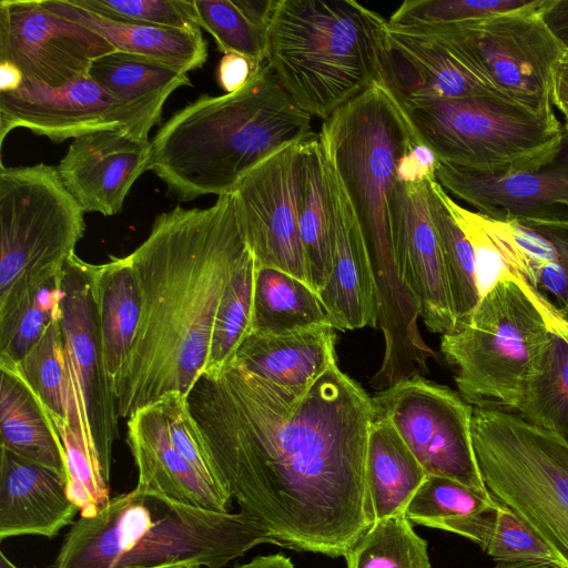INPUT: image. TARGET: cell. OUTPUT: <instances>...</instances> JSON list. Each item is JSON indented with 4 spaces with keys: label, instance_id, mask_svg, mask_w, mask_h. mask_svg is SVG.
Here are the masks:
<instances>
[{
    "label": "cell",
    "instance_id": "obj_37",
    "mask_svg": "<svg viewBox=\"0 0 568 568\" xmlns=\"http://www.w3.org/2000/svg\"><path fill=\"white\" fill-rule=\"evenodd\" d=\"M430 216L439 241L456 322L469 314L481 298L474 248L453 217L437 180L428 183Z\"/></svg>",
    "mask_w": 568,
    "mask_h": 568
},
{
    "label": "cell",
    "instance_id": "obj_38",
    "mask_svg": "<svg viewBox=\"0 0 568 568\" xmlns=\"http://www.w3.org/2000/svg\"><path fill=\"white\" fill-rule=\"evenodd\" d=\"M344 557L347 568H432L427 542L405 514L376 520Z\"/></svg>",
    "mask_w": 568,
    "mask_h": 568
},
{
    "label": "cell",
    "instance_id": "obj_12",
    "mask_svg": "<svg viewBox=\"0 0 568 568\" xmlns=\"http://www.w3.org/2000/svg\"><path fill=\"white\" fill-rule=\"evenodd\" d=\"M427 475L448 477L488 495L471 436L473 406L458 392L423 376L402 379L372 397Z\"/></svg>",
    "mask_w": 568,
    "mask_h": 568
},
{
    "label": "cell",
    "instance_id": "obj_36",
    "mask_svg": "<svg viewBox=\"0 0 568 568\" xmlns=\"http://www.w3.org/2000/svg\"><path fill=\"white\" fill-rule=\"evenodd\" d=\"M201 28L224 53L265 63L266 33L275 0H193Z\"/></svg>",
    "mask_w": 568,
    "mask_h": 568
},
{
    "label": "cell",
    "instance_id": "obj_19",
    "mask_svg": "<svg viewBox=\"0 0 568 568\" xmlns=\"http://www.w3.org/2000/svg\"><path fill=\"white\" fill-rule=\"evenodd\" d=\"M385 81L400 99H507L486 73L446 38L389 26Z\"/></svg>",
    "mask_w": 568,
    "mask_h": 568
},
{
    "label": "cell",
    "instance_id": "obj_5",
    "mask_svg": "<svg viewBox=\"0 0 568 568\" xmlns=\"http://www.w3.org/2000/svg\"><path fill=\"white\" fill-rule=\"evenodd\" d=\"M273 540L237 513L192 507L138 488L72 523L54 568H222Z\"/></svg>",
    "mask_w": 568,
    "mask_h": 568
},
{
    "label": "cell",
    "instance_id": "obj_51",
    "mask_svg": "<svg viewBox=\"0 0 568 568\" xmlns=\"http://www.w3.org/2000/svg\"><path fill=\"white\" fill-rule=\"evenodd\" d=\"M493 568H560V567L549 566V565H539V564L500 562Z\"/></svg>",
    "mask_w": 568,
    "mask_h": 568
},
{
    "label": "cell",
    "instance_id": "obj_15",
    "mask_svg": "<svg viewBox=\"0 0 568 568\" xmlns=\"http://www.w3.org/2000/svg\"><path fill=\"white\" fill-rule=\"evenodd\" d=\"M306 141L265 159L231 194L256 267L277 268L311 285L298 223Z\"/></svg>",
    "mask_w": 568,
    "mask_h": 568
},
{
    "label": "cell",
    "instance_id": "obj_52",
    "mask_svg": "<svg viewBox=\"0 0 568 568\" xmlns=\"http://www.w3.org/2000/svg\"><path fill=\"white\" fill-rule=\"evenodd\" d=\"M0 568H21L16 566L3 551L0 552Z\"/></svg>",
    "mask_w": 568,
    "mask_h": 568
},
{
    "label": "cell",
    "instance_id": "obj_39",
    "mask_svg": "<svg viewBox=\"0 0 568 568\" xmlns=\"http://www.w3.org/2000/svg\"><path fill=\"white\" fill-rule=\"evenodd\" d=\"M255 272V260L248 247L222 298L204 372L217 371L232 363L251 334Z\"/></svg>",
    "mask_w": 568,
    "mask_h": 568
},
{
    "label": "cell",
    "instance_id": "obj_6",
    "mask_svg": "<svg viewBox=\"0 0 568 568\" xmlns=\"http://www.w3.org/2000/svg\"><path fill=\"white\" fill-rule=\"evenodd\" d=\"M388 20L355 0H275L265 62L296 104L323 121L386 83Z\"/></svg>",
    "mask_w": 568,
    "mask_h": 568
},
{
    "label": "cell",
    "instance_id": "obj_30",
    "mask_svg": "<svg viewBox=\"0 0 568 568\" xmlns=\"http://www.w3.org/2000/svg\"><path fill=\"white\" fill-rule=\"evenodd\" d=\"M298 223L310 283L318 294L331 275L334 252L328 164L318 134L305 142Z\"/></svg>",
    "mask_w": 568,
    "mask_h": 568
},
{
    "label": "cell",
    "instance_id": "obj_9",
    "mask_svg": "<svg viewBox=\"0 0 568 568\" xmlns=\"http://www.w3.org/2000/svg\"><path fill=\"white\" fill-rule=\"evenodd\" d=\"M471 436L489 493L568 568V440L517 413L473 406Z\"/></svg>",
    "mask_w": 568,
    "mask_h": 568
},
{
    "label": "cell",
    "instance_id": "obj_18",
    "mask_svg": "<svg viewBox=\"0 0 568 568\" xmlns=\"http://www.w3.org/2000/svg\"><path fill=\"white\" fill-rule=\"evenodd\" d=\"M429 182H397L392 203V237L399 275L418 301L426 327L444 335L454 329L456 316L429 212Z\"/></svg>",
    "mask_w": 568,
    "mask_h": 568
},
{
    "label": "cell",
    "instance_id": "obj_45",
    "mask_svg": "<svg viewBox=\"0 0 568 568\" xmlns=\"http://www.w3.org/2000/svg\"><path fill=\"white\" fill-rule=\"evenodd\" d=\"M439 160L422 141L414 143L399 159L396 168L398 183L413 185L436 180Z\"/></svg>",
    "mask_w": 568,
    "mask_h": 568
},
{
    "label": "cell",
    "instance_id": "obj_53",
    "mask_svg": "<svg viewBox=\"0 0 568 568\" xmlns=\"http://www.w3.org/2000/svg\"><path fill=\"white\" fill-rule=\"evenodd\" d=\"M153 568H202V567L187 566V565H172V566H162V567H153Z\"/></svg>",
    "mask_w": 568,
    "mask_h": 568
},
{
    "label": "cell",
    "instance_id": "obj_1",
    "mask_svg": "<svg viewBox=\"0 0 568 568\" xmlns=\"http://www.w3.org/2000/svg\"><path fill=\"white\" fill-rule=\"evenodd\" d=\"M187 402L221 486L273 544L339 557L374 524L375 407L337 363L297 396L232 362L204 372Z\"/></svg>",
    "mask_w": 568,
    "mask_h": 568
},
{
    "label": "cell",
    "instance_id": "obj_28",
    "mask_svg": "<svg viewBox=\"0 0 568 568\" xmlns=\"http://www.w3.org/2000/svg\"><path fill=\"white\" fill-rule=\"evenodd\" d=\"M93 286L102 353L113 389L131 356L142 314L141 290L128 255L94 264Z\"/></svg>",
    "mask_w": 568,
    "mask_h": 568
},
{
    "label": "cell",
    "instance_id": "obj_8",
    "mask_svg": "<svg viewBox=\"0 0 568 568\" xmlns=\"http://www.w3.org/2000/svg\"><path fill=\"white\" fill-rule=\"evenodd\" d=\"M84 211L57 168L0 164V331L61 276L85 232Z\"/></svg>",
    "mask_w": 568,
    "mask_h": 568
},
{
    "label": "cell",
    "instance_id": "obj_4",
    "mask_svg": "<svg viewBox=\"0 0 568 568\" xmlns=\"http://www.w3.org/2000/svg\"><path fill=\"white\" fill-rule=\"evenodd\" d=\"M318 138L364 239L376 286L377 327L387 344L413 342L420 335V308L398 272L392 203L397 163L420 140L386 83L372 85L332 113Z\"/></svg>",
    "mask_w": 568,
    "mask_h": 568
},
{
    "label": "cell",
    "instance_id": "obj_25",
    "mask_svg": "<svg viewBox=\"0 0 568 568\" xmlns=\"http://www.w3.org/2000/svg\"><path fill=\"white\" fill-rule=\"evenodd\" d=\"M335 328L313 326L285 334L251 333L234 363L292 395H303L336 363Z\"/></svg>",
    "mask_w": 568,
    "mask_h": 568
},
{
    "label": "cell",
    "instance_id": "obj_34",
    "mask_svg": "<svg viewBox=\"0 0 568 568\" xmlns=\"http://www.w3.org/2000/svg\"><path fill=\"white\" fill-rule=\"evenodd\" d=\"M19 365L26 379L50 412L54 424H67L97 457L84 422L74 404L60 318L49 324L42 337Z\"/></svg>",
    "mask_w": 568,
    "mask_h": 568
},
{
    "label": "cell",
    "instance_id": "obj_23",
    "mask_svg": "<svg viewBox=\"0 0 568 568\" xmlns=\"http://www.w3.org/2000/svg\"><path fill=\"white\" fill-rule=\"evenodd\" d=\"M79 507L68 479L0 447V540L19 536L55 537L72 525Z\"/></svg>",
    "mask_w": 568,
    "mask_h": 568
},
{
    "label": "cell",
    "instance_id": "obj_31",
    "mask_svg": "<svg viewBox=\"0 0 568 568\" xmlns=\"http://www.w3.org/2000/svg\"><path fill=\"white\" fill-rule=\"evenodd\" d=\"M320 325L332 324L308 283L277 268L256 267L253 333L285 334Z\"/></svg>",
    "mask_w": 568,
    "mask_h": 568
},
{
    "label": "cell",
    "instance_id": "obj_13",
    "mask_svg": "<svg viewBox=\"0 0 568 568\" xmlns=\"http://www.w3.org/2000/svg\"><path fill=\"white\" fill-rule=\"evenodd\" d=\"M162 112L163 104L121 101L89 75L60 88L23 79L17 90L0 92V145L19 128L57 143L99 131L149 140Z\"/></svg>",
    "mask_w": 568,
    "mask_h": 568
},
{
    "label": "cell",
    "instance_id": "obj_3",
    "mask_svg": "<svg viewBox=\"0 0 568 568\" xmlns=\"http://www.w3.org/2000/svg\"><path fill=\"white\" fill-rule=\"evenodd\" d=\"M311 121L265 62L240 91L174 112L151 140L150 170L180 202L230 194L265 159L315 136Z\"/></svg>",
    "mask_w": 568,
    "mask_h": 568
},
{
    "label": "cell",
    "instance_id": "obj_40",
    "mask_svg": "<svg viewBox=\"0 0 568 568\" xmlns=\"http://www.w3.org/2000/svg\"><path fill=\"white\" fill-rule=\"evenodd\" d=\"M532 0H407L388 26L413 32H433L463 26L528 6Z\"/></svg>",
    "mask_w": 568,
    "mask_h": 568
},
{
    "label": "cell",
    "instance_id": "obj_17",
    "mask_svg": "<svg viewBox=\"0 0 568 568\" xmlns=\"http://www.w3.org/2000/svg\"><path fill=\"white\" fill-rule=\"evenodd\" d=\"M436 180L475 212L498 221L568 220V130L530 165L487 173L439 162Z\"/></svg>",
    "mask_w": 568,
    "mask_h": 568
},
{
    "label": "cell",
    "instance_id": "obj_14",
    "mask_svg": "<svg viewBox=\"0 0 568 568\" xmlns=\"http://www.w3.org/2000/svg\"><path fill=\"white\" fill-rule=\"evenodd\" d=\"M93 273L94 264L77 254L67 262L60 324L74 404L110 480L120 416L102 353Z\"/></svg>",
    "mask_w": 568,
    "mask_h": 568
},
{
    "label": "cell",
    "instance_id": "obj_33",
    "mask_svg": "<svg viewBox=\"0 0 568 568\" xmlns=\"http://www.w3.org/2000/svg\"><path fill=\"white\" fill-rule=\"evenodd\" d=\"M568 440V329H555L537 356L516 412Z\"/></svg>",
    "mask_w": 568,
    "mask_h": 568
},
{
    "label": "cell",
    "instance_id": "obj_41",
    "mask_svg": "<svg viewBox=\"0 0 568 568\" xmlns=\"http://www.w3.org/2000/svg\"><path fill=\"white\" fill-rule=\"evenodd\" d=\"M499 505L491 494L478 493L448 477L427 475L405 509L410 523L430 528L446 520L475 516Z\"/></svg>",
    "mask_w": 568,
    "mask_h": 568
},
{
    "label": "cell",
    "instance_id": "obj_7",
    "mask_svg": "<svg viewBox=\"0 0 568 568\" xmlns=\"http://www.w3.org/2000/svg\"><path fill=\"white\" fill-rule=\"evenodd\" d=\"M555 329H568V322L509 273L442 335L440 352L468 404L516 413L530 369Z\"/></svg>",
    "mask_w": 568,
    "mask_h": 568
},
{
    "label": "cell",
    "instance_id": "obj_21",
    "mask_svg": "<svg viewBox=\"0 0 568 568\" xmlns=\"http://www.w3.org/2000/svg\"><path fill=\"white\" fill-rule=\"evenodd\" d=\"M327 164L334 252L331 275L318 296L335 329L377 327L376 286L364 239L343 186Z\"/></svg>",
    "mask_w": 568,
    "mask_h": 568
},
{
    "label": "cell",
    "instance_id": "obj_24",
    "mask_svg": "<svg viewBox=\"0 0 568 568\" xmlns=\"http://www.w3.org/2000/svg\"><path fill=\"white\" fill-rule=\"evenodd\" d=\"M486 217L510 271L568 322V220Z\"/></svg>",
    "mask_w": 568,
    "mask_h": 568
},
{
    "label": "cell",
    "instance_id": "obj_47",
    "mask_svg": "<svg viewBox=\"0 0 568 568\" xmlns=\"http://www.w3.org/2000/svg\"><path fill=\"white\" fill-rule=\"evenodd\" d=\"M542 17L554 34L568 49V0H544Z\"/></svg>",
    "mask_w": 568,
    "mask_h": 568
},
{
    "label": "cell",
    "instance_id": "obj_29",
    "mask_svg": "<svg viewBox=\"0 0 568 568\" xmlns=\"http://www.w3.org/2000/svg\"><path fill=\"white\" fill-rule=\"evenodd\" d=\"M427 476L393 425L375 415L367 439L366 488L374 523L405 514Z\"/></svg>",
    "mask_w": 568,
    "mask_h": 568
},
{
    "label": "cell",
    "instance_id": "obj_50",
    "mask_svg": "<svg viewBox=\"0 0 568 568\" xmlns=\"http://www.w3.org/2000/svg\"><path fill=\"white\" fill-rule=\"evenodd\" d=\"M235 568H294L290 558L284 555L260 556L250 562L240 565Z\"/></svg>",
    "mask_w": 568,
    "mask_h": 568
},
{
    "label": "cell",
    "instance_id": "obj_27",
    "mask_svg": "<svg viewBox=\"0 0 568 568\" xmlns=\"http://www.w3.org/2000/svg\"><path fill=\"white\" fill-rule=\"evenodd\" d=\"M52 13L80 24L106 40L116 51L160 60L185 72L207 60V42L200 30L121 22L95 14L70 0H41Z\"/></svg>",
    "mask_w": 568,
    "mask_h": 568
},
{
    "label": "cell",
    "instance_id": "obj_46",
    "mask_svg": "<svg viewBox=\"0 0 568 568\" xmlns=\"http://www.w3.org/2000/svg\"><path fill=\"white\" fill-rule=\"evenodd\" d=\"M263 64L237 53L223 54L216 70L217 83L225 93L240 91Z\"/></svg>",
    "mask_w": 568,
    "mask_h": 568
},
{
    "label": "cell",
    "instance_id": "obj_48",
    "mask_svg": "<svg viewBox=\"0 0 568 568\" xmlns=\"http://www.w3.org/2000/svg\"><path fill=\"white\" fill-rule=\"evenodd\" d=\"M552 104L568 120V49L557 62L551 84Z\"/></svg>",
    "mask_w": 568,
    "mask_h": 568
},
{
    "label": "cell",
    "instance_id": "obj_49",
    "mask_svg": "<svg viewBox=\"0 0 568 568\" xmlns=\"http://www.w3.org/2000/svg\"><path fill=\"white\" fill-rule=\"evenodd\" d=\"M23 81L21 71L12 63L0 61V92L17 90Z\"/></svg>",
    "mask_w": 568,
    "mask_h": 568
},
{
    "label": "cell",
    "instance_id": "obj_54",
    "mask_svg": "<svg viewBox=\"0 0 568 568\" xmlns=\"http://www.w3.org/2000/svg\"><path fill=\"white\" fill-rule=\"evenodd\" d=\"M564 126L566 130H568V120L565 121Z\"/></svg>",
    "mask_w": 568,
    "mask_h": 568
},
{
    "label": "cell",
    "instance_id": "obj_35",
    "mask_svg": "<svg viewBox=\"0 0 568 568\" xmlns=\"http://www.w3.org/2000/svg\"><path fill=\"white\" fill-rule=\"evenodd\" d=\"M89 77L124 102L164 105L175 90L190 85L187 72L156 59L122 51L95 59Z\"/></svg>",
    "mask_w": 568,
    "mask_h": 568
},
{
    "label": "cell",
    "instance_id": "obj_44",
    "mask_svg": "<svg viewBox=\"0 0 568 568\" xmlns=\"http://www.w3.org/2000/svg\"><path fill=\"white\" fill-rule=\"evenodd\" d=\"M159 402L176 449L203 478L224 490L199 426L190 410L187 396L173 392L161 397Z\"/></svg>",
    "mask_w": 568,
    "mask_h": 568
},
{
    "label": "cell",
    "instance_id": "obj_42",
    "mask_svg": "<svg viewBox=\"0 0 568 568\" xmlns=\"http://www.w3.org/2000/svg\"><path fill=\"white\" fill-rule=\"evenodd\" d=\"M62 275L45 283L12 323L0 331V361L19 364L49 324L61 317Z\"/></svg>",
    "mask_w": 568,
    "mask_h": 568
},
{
    "label": "cell",
    "instance_id": "obj_11",
    "mask_svg": "<svg viewBox=\"0 0 568 568\" xmlns=\"http://www.w3.org/2000/svg\"><path fill=\"white\" fill-rule=\"evenodd\" d=\"M544 0L463 26L420 33L439 34L480 68L510 101L558 120L551 99L555 67L566 51L542 17Z\"/></svg>",
    "mask_w": 568,
    "mask_h": 568
},
{
    "label": "cell",
    "instance_id": "obj_32",
    "mask_svg": "<svg viewBox=\"0 0 568 568\" xmlns=\"http://www.w3.org/2000/svg\"><path fill=\"white\" fill-rule=\"evenodd\" d=\"M437 529L460 535L500 562L566 568L537 532L510 507L499 501L491 510L440 523Z\"/></svg>",
    "mask_w": 568,
    "mask_h": 568
},
{
    "label": "cell",
    "instance_id": "obj_20",
    "mask_svg": "<svg viewBox=\"0 0 568 568\" xmlns=\"http://www.w3.org/2000/svg\"><path fill=\"white\" fill-rule=\"evenodd\" d=\"M152 144L121 131L73 139L60 160L59 176L84 212L118 214L135 181L151 168Z\"/></svg>",
    "mask_w": 568,
    "mask_h": 568
},
{
    "label": "cell",
    "instance_id": "obj_10",
    "mask_svg": "<svg viewBox=\"0 0 568 568\" xmlns=\"http://www.w3.org/2000/svg\"><path fill=\"white\" fill-rule=\"evenodd\" d=\"M398 99L439 162L480 172L530 165L552 151L565 131L559 120L503 98Z\"/></svg>",
    "mask_w": 568,
    "mask_h": 568
},
{
    "label": "cell",
    "instance_id": "obj_22",
    "mask_svg": "<svg viewBox=\"0 0 568 568\" xmlns=\"http://www.w3.org/2000/svg\"><path fill=\"white\" fill-rule=\"evenodd\" d=\"M126 442L138 469V489L220 513L231 497L203 478L174 446L159 400L136 409L126 423Z\"/></svg>",
    "mask_w": 568,
    "mask_h": 568
},
{
    "label": "cell",
    "instance_id": "obj_26",
    "mask_svg": "<svg viewBox=\"0 0 568 568\" xmlns=\"http://www.w3.org/2000/svg\"><path fill=\"white\" fill-rule=\"evenodd\" d=\"M0 447L68 479L63 444L53 418L17 363L0 361Z\"/></svg>",
    "mask_w": 568,
    "mask_h": 568
},
{
    "label": "cell",
    "instance_id": "obj_2",
    "mask_svg": "<svg viewBox=\"0 0 568 568\" xmlns=\"http://www.w3.org/2000/svg\"><path fill=\"white\" fill-rule=\"evenodd\" d=\"M247 250L231 193L206 209L176 205L155 217L128 255L142 314L113 388L120 418L169 393L189 395L205 369L222 298Z\"/></svg>",
    "mask_w": 568,
    "mask_h": 568
},
{
    "label": "cell",
    "instance_id": "obj_16",
    "mask_svg": "<svg viewBox=\"0 0 568 568\" xmlns=\"http://www.w3.org/2000/svg\"><path fill=\"white\" fill-rule=\"evenodd\" d=\"M116 50L93 31L65 20L41 0L0 1V61L23 79L60 88L89 75L92 62Z\"/></svg>",
    "mask_w": 568,
    "mask_h": 568
},
{
    "label": "cell",
    "instance_id": "obj_43",
    "mask_svg": "<svg viewBox=\"0 0 568 568\" xmlns=\"http://www.w3.org/2000/svg\"><path fill=\"white\" fill-rule=\"evenodd\" d=\"M104 18L181 30H200L193 0H70Z\"/></svg>",
    "mask_w": 568,
    "mask_h": 568
}]
</instances>
